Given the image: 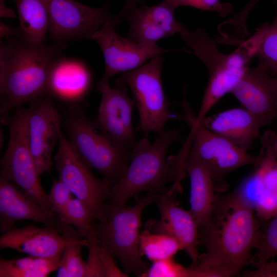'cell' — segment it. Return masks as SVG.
<instances>
[{"label":"cell","mask_w":277,"mask_h":277,"mask_svg":"<svg viewBox=\"0 0 277 277\" xmlns=\"http://www.w3.org/2000/svg\"><path fill=\"white\" fill-rule=\"evenodd\" d=\"M161 194L148 192L136 197L135 205L129 207L105 203L94 224L100 244L119 260L125 271L138 276L142 277L148 268L139 245L141 215Z\"/></svg>","instance_id":"obj_5"},{"label":"cell","mask_w":277,"mask_h":277,"mask_svg":"<svg viewBox=\"0 0 277 277\" xmlns=\"http://www.w3.org/2000/svg\"><path fill=\"white\" fill-rule=\"evenodd\" d=\"M123 19L114 15L106 22L91 36L101 48L105 62L104 73L97 87L109 84L115 74L134 70L149 59L176 50L162 48L156 44L145 45L135 42L117 34L115 26Z\"/></svg>","instance_id":"obj_11"},{"label":"cell","mask_w":277,"mask_h":277,"mask_svg":"<svg viewBox=\"0 0 277 277\" xmlns=\"http://www.w3.org/2000/svg\"><path fill=\"white\" fill-rule=\"evenodd\" d=\"M88 242L89 252L86 263L85 277H105L100 252V244L97 239L94 224L86 237Z\"/></svg>","instance_id":"obj_31"},{"label":"cell","mask_w":277,"mask_h":277,"mask_svg":"<svg viewBox=\"0 0 277 277\" xmlns=\"http://www.w3.org/2000/svg\"><path fill=\"white\" fill-rule=\"evenodd\" d=\"M176 8L180 6H187L202 10L214 11L221 16L225 17L234 14L232 5L228 2H221L220 0H167Z\"/></svg>","instance_id":"obj_33"},{"label":"cell","mask_w":277,"mask_h":277,"mask_svg":"<svg viewBox=\"0 0 277 277\" xmlns=\"http://www.w3.org/2000/svg\"><path fill=\"white\" fill-rule=\"evenodd\" d=\"M29 107L15 108L13 114L1 120L9 128L7 149L0 161V177L15 184L44 208L53 211L43 190L31 153L27 133Z\"/></svg>","instance_id":"obj_7"},{"label":"cell","mask_w":277,"mask_h":277,"mask_svg":"<svg viewBox=\"0 0 277 277\" xmlns=\"http://www.w3.org/2000/svg\"><path fill=\"white\" fill-rule=\"evenodd\" d=\"M28 120L29 145L38 175L49 172L54 147L62 129V117L52 98L31 103Z\"/></svg>","instance_id":"obj_16"},{"label":"cell","mask_w":277,"mask_h":277,"mask_svg":"<svg viewBox=\"0 0 277 277\" xmlns=\"http://www.w3.org/2000/svg\"><path fill=\"white\" fill-rule=\"evenodd\" d=\"M19 33L18 29H15L5 24L3 22L0 23V37H9L15 35Z\"/></svg>","instance_id":"obj_37"},{"label":"cell","mask_w":277,"mask_h":277,"mask_svg":"<svg viewBox=\"0 0 277 277\" xmlns=\"http://www.w3.org/2000/svg\"><path fill=\"white\" fill-rule=\"evenodd\" d=\"M181 131L174 128L165 130L153 143L146 136L135 142L125 172L111 187L108 199L110 203L124 206L130 198L142 191L164 193L172 181L180 187L181 179L172 157L166 162V156L170 146L181 139Z\"/></svg>","instance_id":"obj_3"},{"label":"cell","mask_w":277,"mask_h":277,"mask_svg":"<svg viewBox=\"0 0 277 277\" xmlns=\"http://www.w3.org/2000/svg\"><path fill=\"white\" fill-rule=\"evenodd\" d=\"M264 222L255 248L256 251L249 262L257 268L277 256V214Z\"/></svg>","instance_id":"obj_29"},{"label":"cell","mask_w":277,"mask_h":277,"mask_svg":"<svg viewBox=\"0 0 277 277\" xmlns=\"http://www.w3.org/2000/svg\"><path fill=\"white\" fill-rule=\"evenodd\" d=\"M142 277H191V271L172 257L153 262Z\"/></svg>","instance_id":"obj_32"},{"label":"cell","mask_w":277,"mask_h":277,"mask_svg":"<svg viewBox=\"0 0 277 277\" xmlns=\"http://www.w3.org/2000/svg\"><path fill=\"white\" fill-rule=\"evenodd\" d=\"M180 35L192 53L205 65L208 73L207 85L194 118V122L198 124L222 97L231 92L248 67V63L254 56L255 49L249 39L240 44L232 53L225 54L203 28L192 31L185 28Z\"/></svg>","instance_id":"obj_4"},{"label":"cell","mask_w":277,"mask_h":277,"mask_svg":"<svg viewBox=\"0 0 277 277\" xmlns=\"http://www.w3.org/2000/svg\"><path fill=\"white\" fill-rule=\"evenodd\" d=\"M58 149L54 157L59 179L80 200L91 213L94 221L99 217L105 201L108 200L111 184L96 178L78 156L61 129Z\"/></svg>","instance_id":"obj_9"},{"label":"cell","mask_w":277,"mask_h":277,"mask_svg":"<svg viewBox=\"0 0 277 277\" xmlns=\"http://www.w3.org/2000/svg\"><path fill=\"white\" fill-rule=\"evenodd\" d=\"M48 195L58 218L62 216L66 206L73 197L69 189L60 179H53L52 186Z\"/></svg>","instance_id":"obj_34"},{"label":"cell","mask_w":277,"mask_h":277,"mask_svg":"<svg viewBox=\"0 0 277 277\" xmlns=\"http://www.w3.org/2000/svg\"><path fill=\"white\" fill-rule=\"evenodd\" d=\"M126 4L122 10H127L136 6L143 0H125Z\"/></svg>","instance_id":"obj_39"},{"label":"cell","mask_w":277,"mask_h":277,"mask_svg":"<svg viewBox=\"0 0 277 277\" xmlns=\"http://www.w3.org/2000/svg\"><path fill=\"white\" fill-rule=\"evenodd\" d=\"M0 16L1 17H15L14 11L5 6V0H0Z\"/></svg>","instance_id":"obj_38"},{"label":"cell","mask_w":277,"mask_h":277,"mask_svg":"<svg viewBox=\"0 0 277 277\" xmlns=\"http://www.w3.org/2000/svg\"><path fill=\"white\" fill-rule=\"evenodd\" d=\"M61 258L30 256L0 259V277H45L57 270Z\"/></svg>","instance_id":"obj_26"},{"label":"cell","mask_w":277,"mask_h":277,"mask_svg":"<svg viewBox=\"0 0 277 277\" xmlns=\"http://www.w3.org/2000/svg\"><path fill=\"white\" fill-rule=\"evenodd\" d=\"M261 127L277 121V76L262 63L247 67L231 92Z\"/></svg>","instance_id":"obj_15"},{"label":"cell","mask_w":277,"mask_h":277,"mask_svg":"<svg viewBox=\"0 0 277 277\" xmlns=\"http://www.w3.org/2000/svg\"><path fill=\"white\" fill-rule=\"evenodd\" d=\"M243 276L277 277V262H268L253 271H244Z\"/></svg>","instance_id":"obj_36"},{"label":"cell","mask_w":277,"mask_h":277,"mask_svg":"<svg viewBox=\"0 0 277 277\" xmlns=\"http://www.w3.org/2000/svg\"><path fill=\"white\" fill-rule=\"evenodd\" d=\"M276 13L271 24H264L255 53L259 62L265 65L269 71L277 76V0H274Z\"/></svg>","instance_id":"obj_28"},{"label":"cell","mask_w":277,"mask_h":277,"mask_svg":"<svg viewBox=\"0 0 277 277\" xmlns=\"http://www.w3.org/2000/svg\"><path fill=\"white\" fill-rule=\"evenodd\" d=\"M57 214L39 205L21 188L0 177V229L4 233L21 220L55 227Z\"/></svg>","instance_id":"obj_19"},{"label":"cell","mask_w":277,"mask_h":277,"mask_svg":"<svg viewBox=\"0 0 277 277\" xmlns=\"http://www.w3.org/2000/svg\"><path fill=\"white\" fill-rule=\"evenodd\" d=\"M61 114L65 135L80 159L112 185L117 182L128 165L131 150L114 144L79 105L69 106Z\"/></svg>","instance_id":"obj_6"},{"label":"cell","mask_w":277,"mask_h":277,"mask_svg":"<svg viewBox=\"0 0 277 277\" xmlns=\"http://www.w3.org/2000/svg\"><path fill=\"white\" fill-rule=\"evenodd\" d=\"M91 84L90 71L83 62L63 56L50 72L47 96L68 106L79 105L89 92Z\"/></svg>","instance_id":"obj_20"},{"label":"cell","mask_w":277,"mask_h":277,"mask_svg":"<svg viewBox=\"0 0 277 277\" xmlns=\"http://www.w3.org/2000/svg\"><path fill=\"white\" fill-rule=\"evenodd\" d=\"M65 243V238L55 227L51 226L11 228L0 236L1 249L11 248L30 256L44 258H61Z\"/></svg>","instance_id":"obj_21"},{"label":"cell","mask_w":277,"mask_h":277,"mask_svg":"<svg viewBox=\"0 0 277 277\" xmlns=\"http://www.w3.org/2000/svg\"><path fill=\"white\" fill-rule=\"evenodd\" d=\"M55 228L66 241L56 276L85 277L86 263L83 260L81 250L83 246H88V240L59 218Z\"/></svg>","instance_id":"obj_24"},{"label":"cell","mask_w":277,"mask_h":277,"mask_svg":"<svg viewBox=\"0 0 277 277\" xmlns=\"http://www.w3.org/2000/svg\"><path fill=\"white\" fill-rule=\"evenodd\" d=\"M163 62L161 55L156 56L148 63L123 73L120 77L131 90L138 111L137 129L145 134L163 133L166 123L172 118L162 84Z\"/></svg>","instance_id":"obj_8"},{"label":"cell","mask_w":277,"mask_h":277,"mask_svg":"<svg viewBox=\"0 0 277 277\" xmlns=\"http://www.w3.org/2000/svg\"><path fill=\"white\" fill-rule=\"evenodd\" d=\"M169 191L161 194L157 200L160 213L159 221L150 220L146 226L151 230L170 235L180 243L192 263L199 261V225L191 211L183 209L173 201Z\"/></svg>","instance_id":"obj_18"},{"label":"cell","mask_w":277,"mask_h":277,"mask_svg":"<svg viewBox=\"0 0 277 277\" xmlns=\"http://www.w3.org/2000/svg\"><path fill=\"white\" fill-rule=\"evenodd\" d=\"M139 245L142 255L153 262L172 258L179 251L183 250L175 238L153 231L146 225L140 233Z\"/></svg>","instance_id":"obj_27"},{"label":"cell","mask_w":277,"mask_h":277,"mask_svg":"<svg viewBox=\"0 0 277 277\" xmlns=\"http://www.w3.org/2000/svg\"><path fill=\"white\" fill-rule=\"evenodd\" d=\"M174 162V161H173ZM176 167V166H175ZM177 169V168H176ZM178 171V170H177ZM179 172V171H178ZM180 174V173H179ZM181 176V175H180ZM182 178V177H181Z\"/></svg>","instance_id":"obj_41"},{"label":"cell","mask_w":277,"mask_h":277,"mask_svg":"<svg viewBox=\"0 0 277 277\" xmlns=\"http://www.w3.org/2000/svg\"><path fill=\"white\" fill-rule=\"evenodd\" d=\"M48 11L49 31L54 43L90 39L111 18L108 6L91 7L74 0H44Z\"/></svg>","instance_id":"obj_13"},{"label":"cell","mask_w":277,"mask_h":277,"mask_svg":"<svg viewBox=\"0 0 277 277\" xmlns=\"http://www.w3.org/2000/svg\"><path fill=\"white\" fill-rule=\"evenodd\" d=\"M198 124L245 151H247L259 137L262 128L255 116L243 107L206 116Z\"/></svg>","instance_id":"obj_22"},{"label":"cell","mask_w":277,"mask_h":277,"mask_svg":"<svg viewBox=\"0 0 277 277\" xmlns=\"http://www.w3.org/2000/svg\"><path fill=\"white\" fill-rule=\"evenodd\" d=\"M276 136L271 129H267L261 135V147L254 169L236 189L251 204L261 222L277 214Z\"/></svg>","instance_id":"obj_12"},{"label":"cell","mask_w":277,"mask_h":277,"mask_svg":"<svg viewBox=\"0 0 277 277\" xmlns=\"http://www.w3.org/2000/svg\"><path fill=\"white\" fill-rule=\"evenodd\" d=\"M100 249L105 277L127 276L117 267L113 255L105 246L100 244Z\"/></svg>","instance_id":"obj_35"},{"label":"cell","mask_w":277,"mask_h":277,"mask_svg":"<svg viewBox=\"0 0 277 277\" xmlns=\"http://www.w3.org/2000/svg\"><path fill=\"white\" fill-rule=\"evenodd\" d=\"M184 170L189 175L190 183V211L199 229L208 223L212 214L215 194L213 185L209 172L191 146Z\"/></svg>","instance_id":"obj_23"},{"label":"cell","mask_w":277,"mask_h":277,"mask_svg":"<svg viewBox=\"0 0 277 277\" xmlns=\"http://www.w3.org/2000/svg\"><path fill=\"white\" fill-rule=\"evenodd\" d=\"M97 89L102 97L95 121L114 144L131 150L135 143L131 121L134 103L127 94V85L120 77L114 88L107 84Z\"/></svg>","instance_id":"obj_14"},{"label":"cell","mask_w":277,"mask_h":277,"mask_svg":"<svg viewBox=\"0 0 277 277\" xmlns=\"http://www.w3.org/2000/svg\"><path fill=\"white\" fill-rule=\"evenodd\" d=\"M261 221L248 201L236 189L215 194L210 219L199 229L200 244L206 252L198 262L213 267L225 277L239 274L249 264L260 233Z\"/></svg>","instance_id":"obj_1"},{"label":"cell","mask_w":277,"mask_h":277,"mask_svg":"<svg viewBox=\"0 0 277 277\" xmlns=\"http://www.w3.org/2000/svg\"><path fill=\"white\" fill-rule=\"evenodd\" d=\"M275 153L277 157V134H276L275 143Z\"/></svg>","instance_id":"obj_40"},{"label":"cell","mask_w":277,"mask_h":277,"mask_svg":"<svg viewBox=\"0 0 277 277\" xmlns=\"http://www.w3.org/2000/svg\"><path fill=\"white\" fill-rule=\"evenodd\" d=\"M59 219L73 226L85 238L94 221L87 208L76 197H73L69 201Z\"/></svg>","instance_id":"obj_30"},{"label":"cell","mask_w":277,"mask_h":277,"mask_svg":"<svg viewBox=\"0 0 277 277\" xmlns=\"http://www.w3.org/2000/svg\"><path fill=\"white\" fill-rule=\"evenodd\" d=\"M19 16L17 28L28 41L44 43L49 30L48 11L44 0H13Z\"/></svg>","instance_id":"obj_25"},{"label":"cell","mask_w":277,"mask_h":277,"mask_svg":"<svg viewBox=\"0 0 277 277\" xmlns=\"http://www.w3.org/2000/svg\"><path fill=\"white\" fill-rule=\"evenodd\" d=\"M175 8L167 0L154 6L137 5L119 15L129 24L127 37L135 42L154 45L162 39L180 33L185 27L175 17Z\"/></svg>","instance_id":"obj_17"},{"label":"cell","mask_w":277,"mask_h":277,"mask_svg":"<svg viewBox=\"0 0 277 277\" xmlns=\"http://www.w3.org/2000/svg\"><path fill=\"white\" fill-rule=\"evenodd\" d=\"M191 126V148L209 172L215 192L226 190L227 174L245 165H255L258 156L248 154L224 137L201 124L188 122Z\"/></svg>","instance_id":"obj_10"},{"label":"cell","mask_w":277,"mask_h":277,"mask_svg":"<svg viewBox=\"0 0 277 277\" xmlns=\"http://www.w3.org/2000/svg\"><path fill=\"white\" fill-rule=\"evenodd\" d=\"M0 41L1 120L23 104L47 95L50 72L66 46L27 39L20 32Z\"/></svg>","instance_id":"obj_2"}]
</instances>
